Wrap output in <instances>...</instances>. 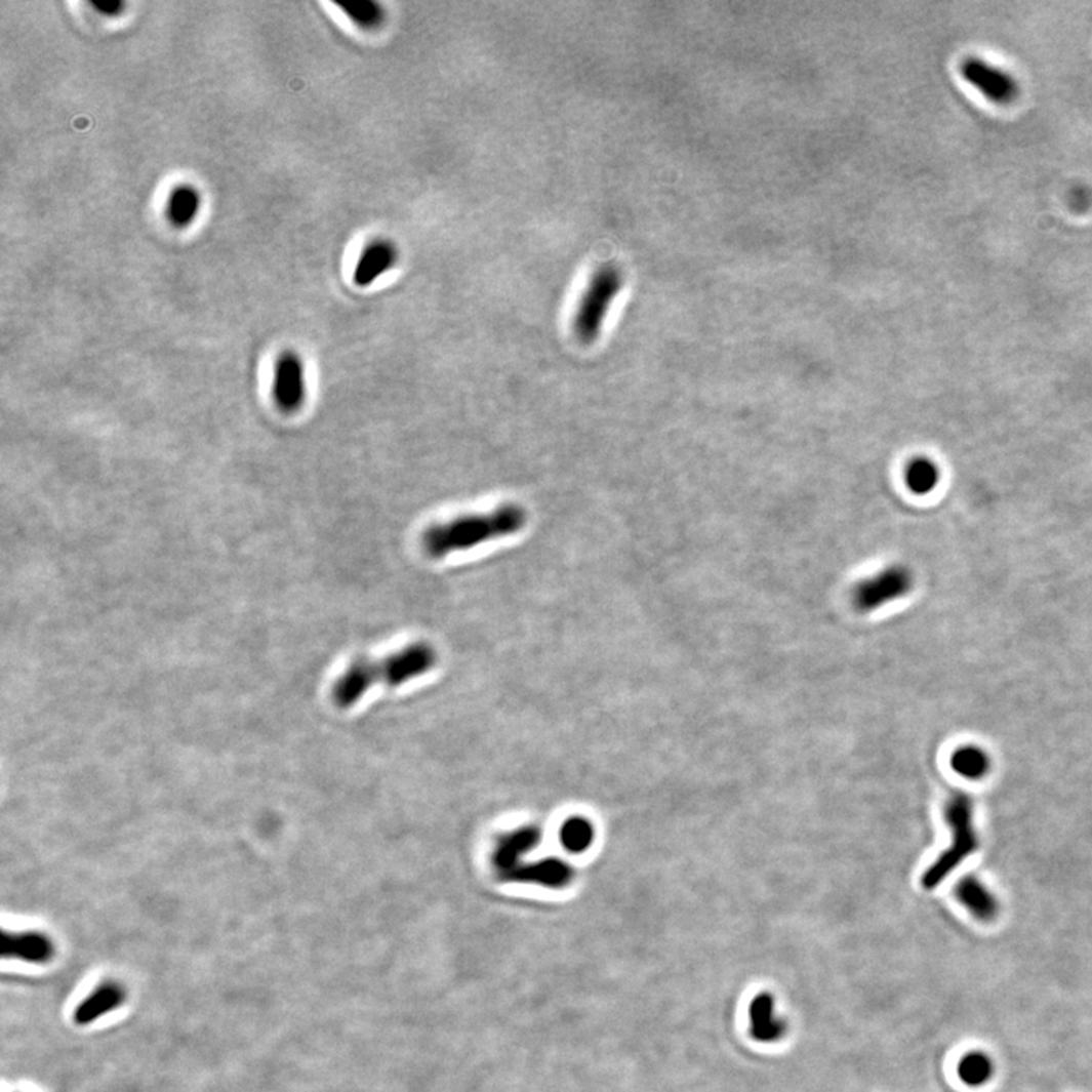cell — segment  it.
Listing matches in <instances>:
<instances>
[{"label":"cell","instance_id":"6","mask_svg":"<svg viewBox=\"0 0 1092 1092\" xmlns=\"http://www.w3.org/2000/svg\"><path fill=\"white\" fill-rule=\"evenodd\" d=\"M307 397L306 367L293 351L278 357L274 370V398L278 407L286 413H294L302 407Z\"/></svg>","mask_w":1092,"mask_h":1092},{"label":"cell","instance_id":"11","mask_svg":"<svg viewBox=\"0 0 1092 1092\" xmlns=\"http://www.w3.org/2000/svg\"><path fill=\"white\" fill-rule=\"evenodd\" d=\"M956 898L976 920L990 923L999 917V898L976 877H965L958 883Z\"/></svg>","mask_w":1092,"mask_h":1092},{"label":"cell","instance_id":"10","mask_svg":"<svg viewBox=\"0 0 1092 1092\" xmlns=\"http://www.w3.org/2000/svg\"><path fill=\"white\" fill-rule=\"evenodd\" d=\"M53 944L46 935L38 932L2 933L0 955L3 959H18L31 964H44L53 956Z\"/></svg>","mask_w":1092,"mask_h":1092},{"label":"cell","instance_id":"15","mask_svg":"<svg viewBox=\"0 0 1092 1092\" xmlns=\"http://www.w3.org/2000/svg\"><path fill=\"white\" fill-rule=\"evenodd\" d=\"M125 1002V990L116 983H106L94 989L81 1005L76 1008L75 1022L79 1025L91 1024Z\"/></svg>","mask_w":1092,"mask_h":1092},{"label":"cell","instance_id":"17","mask_svg":"<svg viewBox=\"0 0 1092 1092\" xmlns=\"http://www.w3.org/2000/svg\"><path fill=\"white\" fill-rule=\"evenodd\" d=\"M949 764L956 774L967 780H980L990 769L989 756L976 745H965L956 750Z\"/></svg>","mask_w":1092,"mask_h":1092},{"label":"cell","instance_id":"12","mask_svg":"<svg viewBox=\"0 0 1092 1092\" xmlns=\"http://www.w3.org/2000/svg\"><path fill=\"white\" fill-rule=\"evenodd\" d=\"M509 880L513 882L534 883L545 888H565L572 880V868L568 863L560 859H545L530 865L518 866L509 873Z\"/></svg>","mask_w":1092,"mask_h":1092},{"label":"cell","instance_id":"7","mask_svg":"<svg viewBox=\"0 0 1092 1092\" xmlns=\"http://www.w3.org/2000/svg\"><path fill=\"white\" fill-rule=\"evenodd\" d=\"M400 249L394 240L386 237H376L370 240L354 269V284L359 287H369L375 284L382 275L391 272L400 261Z\"/></svg>","mask_w":1092,"mask_h":1092},{"label":"cell","instance_id":"1","mask_svg":"<svg viewBox=\"0 0 1092 1092\" xmlns=\"http://www.w3.org/2000/svg\"><path fill=\"white\" fill-rule=\"evenodd\" d=\"M527 522V510L509 502L492 512L461 515L430 525L420 536V545L427 556L439 560L449 554L513 536L524 530Z\"/></svg>","mask_w":1092,"mask_h":1092},{"label":"cell","instance_id":"5","mask_svg":"<svg viewBox=\"0 0 1092 1092\" xmlns=\"http://www.w3.org/2000/svg\"><path fill=\"white\" fill-rule=\"evenodd\" d=\"M962 78L997 106H1011L1018 99L1019 85L1011 73L987 65L979 56H967L959 66Z\"/></svg>","mask_w":1092,"mask_h":1092},{"label":"cell","instance_id":"8","mask_svg":"<svg viewBox=\"0 0 1092 1092\" xmlns=\"http://www.w3.org/2000/svg\"><path fill=\"white\" fill-rule=\"evenodd\" d=\"M436 654L430 645L417 642L404 650L392 654L382 663L376 664V671L385 674L386 682L392 686L402 685L420 674L427 673L435 664Z\"/></svg>","mask_w":1092,"mask_h":1092},{"label":"cell","instance_id":"13","mask_svg":"<svg viewBox=\"0 0 1092 1092\" xmlns=\"http://www.w3.org/2000/svg\"><path fill=\"white\" fill-rule=\"evenodd\" d=\"M373 682H376L375 663L369 660H357L337 680L334 689H332L335 704L340 705V707H350L369 689Z\"/></svg>","mask_w":1092,"mask_h":1092},{"label":"cell","instance_id":"3","mask_svg":"<svg viewBox=\"0 0 1092 1092\" xmlns=\"http://www.w3.org/2000/svg\"><path fill=\"white\" fill-rule=\"evenodd\" d=\"M623 283V272L615 265H603L592 274L572 322L574 334L582 345L598 340L610 307L622 290Z\"/></svg>","mask_w":1092,"mask_h":1092},{"label":"cell","instance_id":"14","mask_svg":"<svg viewBox=\"0 0 1092 1092\" xmlns=\"http://www.w3.org/2000/svg\"><path fill=\"white\" fill-rule=\"evenodd\" d=\"M540 834L537 828L524 827L505 835L496 842L493 863L502 876L512 872L518 865V859L531 851L539 842Z\"/></svg>","mask_w":1092,"mask_h":1092},{"label":"cell","instance_id":"22","mask_svg":"<svg viewBox=\"0 0 1092 1092\" xmlns=\"http://www.w3.org/2000/svg\"><path fill=\"white\" fill-rule=\"evenodd\" d=\"M90 5L93 6V8L96 9L99 14L109 15V17L119 15L120 11H123V8H125V3L120 2V0H107V2H91Z\"/></svg>","mask_w":1092,"mask_h":1092},{"label":"cell","instance_id":"19","mask_svg":"<svg viewBox=\"0 0 1092 1092\" xmlns=\"http://www.w3.org/2000/svg\"><path fill=\"white\" fill-rule=\"evenodd\" d=\"M341 11L364 31H376L385 25L386 11L381 3L373 0H350L338 3Z\"/></svg>","mask_w":1092,"mask_h":1092},{"label":"cell","instance_id":"16","mask_svg":"<svg viewBox=\"0 0 1092 1092\" xmlns=\"http://www.w3.org/2000/svg\"><path fill=\"white\" fill-rule=\"evenodd\" d=\"M201 210V195L190 186L176 187L167 201V218L176 228L192 225Z\"/></svg>","mask_w":1092,"mask_h":1092},{"label":"cell","instance_id":"21","mask_svg":"<svg viewBox=\"0 0 1092 1092\" xmlns=\"http://www.w3.org/2000/svg\"><path fill=\"white\" fill-rule=\"evenodd\" d=\"M595 839V831L591 822L584 818H569L560 831V841L569 853H584Z\"/></svg>","mask_w":1092,"mask_h":1092},{"label":"cell","instance_id":"9","mask_svg":"<svg viewBox=\"0 0 1092 1092\" xmlns=\"http://www.w3.org/2000/svg\"><path fill=\"white\" fill-rule=\"evenodd\" d=\"M750 1037L761 1044H775L787 1035V1021L777 1012L769 990L756 994L749 1006Z\"/></svg>","mask_w":1092,"mask_h":1092},{"label":"cell","instance_id":"20","mask_svg":"<svg viewBox=\"0 0 1092 1092\" xmlns=\"http://www.w3.org/2000/svg\"><path fill=\"white\" fill-rule=\"evenodd\" d=\"M904 478L912 492L927 495L938 486L939 470L930 458L918 457L907 464Z\"/></svg>","mask_w":1092,"mask_h":1092},{"label":"cell","instance_id":"2","mask_svg":"<svg viewBox=\"0 0 1092 1092\" xmlns=\"http://www.w3.org/2000/svg\"><path fill=\"white\" fill-rule=\"evenodd\" d=\"M945 821L952 828V845L926 869L921 883L924 889H935L968 856L976 853L979 838L974 828L973 800L965 794H955L945 803Z\"/></svg>","mask_w":1092,"mask_h":1092},{"label":"cell","instance_id":"4","mask_svg":"<svg viewBox=\"0 0 1092 1092\" xmlns=\"http://www.w3.org/2000/svg\"><path fill=\"white\" fill-rule=\"evenodd\" d=\"M912 588L914 577L909 569L900 565L889 566L874 577L859 581L853 591V604L859 612H873L909 594Z\"/></svg>","mask_w":1092,"mask_h":1092},{"label":"cell","instance_id":"18","mask_svg":"<svg viewBox=\"0 0 1092 1092\" xmlns=\"http://www.w3.org/2000/svg\"><path fill=\"white\" fill-rule=\"evenodd\" d=\"M996 1068L993 1059L986 1053L970 1052L962 1057L958 1065V1075L962 1084L971 1088H979L986 1085L993 1079Z\"/></svg>","mask_w":1092,"mask_h":1092}]
</instances>
